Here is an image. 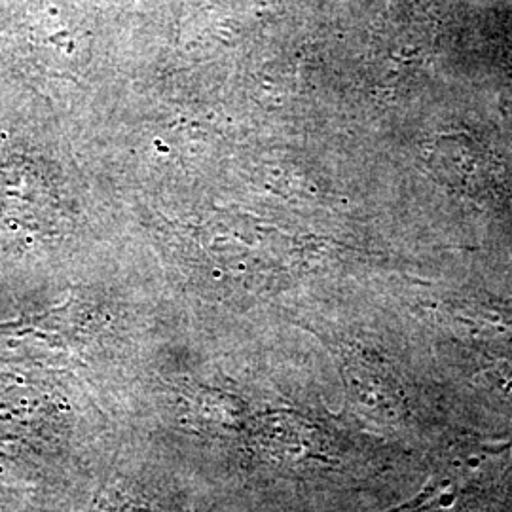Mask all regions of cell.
<instances>
[{
    "mask_svg": "<svg viewBox=\"0 0 512 512\" xmlns=\"http://www.w3.org/2000/svg\"><path fill=\"white\" fill-rule=\"evenodd\" d=\"M458 497V480L442 473L433 476L416 497L387 512H446L456 505Z\"/></svg>",
    "mask_w": 512,
    "mask_h": 512,
    "instance_id": "7a4b0ae2",
    "label": "cell"
},
{
    "mask_svg": "<svg viewBox=\"0 0 512 512\" xmlns=\"http://www.w3.org/2000/svg\"><path fill=\"white\" fill-rule=\"evenodd\" d=\"M511 448V442H459L448 452L446 475L454 476L459 484L478 480L495 471Z\"/></svg>",
    "mask_w": 512,
    "mask_h": 512,
    "instance_id": "6da1fadb",
    "label": "cell"
}]
</instances>
